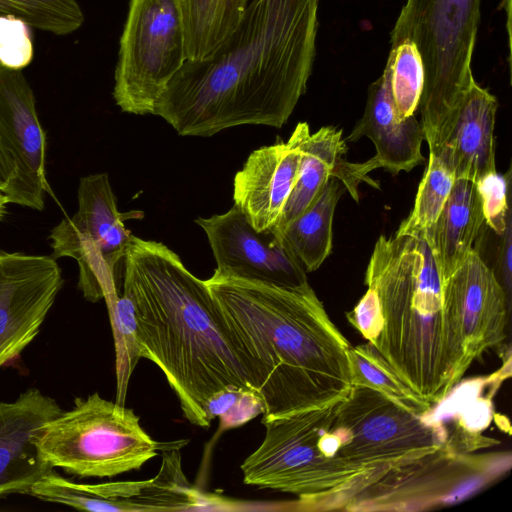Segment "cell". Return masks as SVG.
Returning <instances> with one entry per match:
<instances>
[{"label":"cell","instance_id":"obj_2","mask_svg":"<svg viewBox=\"0 0 512 512\" xmlns=\"http://www.w3.org/2000/svg\"><path fill=\"white\" fill-rule=\"evenodd\" d=\"M262 424L329 405L352 388L345 336L309 283L280 286L222 275L205 280Z\"/></svg>","mask_w":512,"mask_h":512},{"label":"cell","instance_id":"obj_6","mask_svg":"<svg viewBox=\"0 0 512 512\" xmlns=\"http://www.w3.org/2000/svg\"><path fill=\"white\" fill-rule=\"evenodd\" d=\"M36 444L53 468L98 478L138 470L163 449L132 409L97 392L76 398L70 410L49 421Z\"/></svg>","mask_w":512,"mask_h":512},{"label":"cell","instance_id":"obj_8","mask_svg":"<svg viewBox=\"0 0 512 512\" xmlns=\"http://www.w3.org/2000/svg\"><path fill=\"white\" fill-rule=\"evenodd\" d=\"M185 61L181 0H130L114 76L119 108L153 115L158 98Z\"/></svg>","mask_w":512,"mask_h":512},{"label":"cell","instance_id":"obj_27","mask_svg":"<svg viewBox=\"0 0 512 512\" xmlns=\"http://www.w3.org/2000/svg\"><path fill=\"white\" fill-rule=\"evenodd\" d=\"M206 413L210 421L219 419L222 430L242 426L264 413V403L252 388H226L207 402Z\"/></svg>","mask_w":512,"mask_h":512},{"label":"cell","instance_id":"obj_10","mask_svg":"<svg viewBox=\"0 0 512 512\" xmlns=\"http://www.w3.org/2000/svg\"><path fill=\"white\" fill-rule=\"evenodd\" d=\"M195 222L206 233L217 264L215 272L287 287L308 283L307 272L284 238L255 230L235 205Z\"/></svg>","mask_w":512,"mask_h":512},{"label":"cell","instance_id":"obj_22","mask_svg":"<svg viewBox=\"0 0 512 512\" xmlns=\"http://www.w3.org/2000/svg\"><path fill=\"white\" fill-rule=\"evenodd\" d=\"M349 362L352 386L375 389L417 413L428 412L433 405L419 398L395 373L388 362L369 343L351 346Z\"/></svg>","mask_w":512,"mask_h":512},{"label":"cell","instance_id":"obj_15","mask_svg":"<svg viewBox=\"0 0 512 512\" xmlns=\"http://www.w3.org/2000/svg\"><path fill=\"white\" fill-rule=\"evenodd\" d=\"M362 137L373 142L376 154L363 163H350V178L357 187L362 181L377 186L367 176L374 169L384 168L396 175L410 172L425 161L421 152L424 140L421 123L415 114L397 119L385 73L370 84L363 116L346 140L354 142Z\"/></svg>","mask_w":512,"mask_h":512},{"label":"cell","instance_id":"obj_12","mask_svg":"<svg viewBox=\"0 0 512 512\" xmlns=\"http://www.w3.org/2000/svg\"><path fill=\"white\" fill-rule=\"evenodd\" d=\"M0 144L14 165V178L2 191L8 203L44 208L46 138L35 97L22 70L0 65Z\"/></svg>","mask_w":512,"mask_h":512},{"label":"cell","instance_id":"obj_32","mask_svg":"<svg viewBox=\"0 0 512 512\" xmlns=\"http://www.w3.org/2000/svg\"><path fill=\"white\" fill-rule=\"evenodd\" d=\"M6 204H8V202L2 191H0V219H2L5 214Z\"/></svg>","mask_w":512,"mask_h":512},{"label":"cell","instance_id":"obj_31","mask_svg":"<svg viewBox=\"0 0 512 512\" xmlns=\"http://www.w3.org/2000/svg\"><path fill=\"white\" fill-rule=\"evenodd\" d=\"M16 169L0 144V191H3L15 176Z\"/></svg>","mask_w":512,"mask_h":512},{"label":"cell","instance_id":"obj_19","mask_svg":"<svg viewBox=\"0 0 512 512\" xmlns=\"http://www.w3.org/2000/svg\"><path fill=\"white\" fill-rule=\"evenodd\" d=\"M301 160L295 186L277 226L271 230L280 235L319 193L330 177H336L347 151L342 130L325 126L314 133L308 129L301 143Z\"/></svg>","mask_w":512,"mask_h":512},{"label":"cell","instance_id":"obj_24","mask_svg":"<svg viewBox=\"0 0 512 512\" xmlns=\"http://www.w3.org/2000/svg\"><path fill=\"white\" fill-rule=\"evenodd\" d=\"M105 301L115 346L116 402L124 405L130 377L140 358H144V348L132 301L119 293Z\"/></svg>","mask_w":512,"mask_h":512},{"label":"cell","instance_id":"obj_7","mask_svg":"<svg viewBox=\"0 0 512 512\" xmlns=\"http://www.w3.org/2000/svg\"><path fill=\"white\" fill-rule=\"evenodd\" d=\"M475 436L453 432L435 453L388 472L358 498L356 511H411L456 503L510 470L511 453L473 454Z\"/></svg>","mask_w":512,"mask_h":512},{"label":"cell","instance_id":"obj_14","mask_svg":"<svg viewBox=\"0 0 512 512\" xmlns=\"http://www.w3.org/2000/svg\"><path fill=\"white\" fill-rule=\"evenodd\" d=\"M62 412L57 401L30 388L13 401H0V498L29 495L54 468L36 444L42 428Z\"/></svg>","mask_w":512,"mask_h":512},{"label":"cell","instance_id":"obj_17","mask_svg":"<svg viewBox=\"0 0 512 512\" xmlns=\"http://www.w3.org/2000/svg\"><path fill=\"white\" fill-rule=\"evenodd\" d=\"M497 99L475 80L471 83L445 139L441 153L456 179L476 183L496 171L494 127Z\"/></svg>","mask_w":512,"mask_h":512},{"label":"cell","instance_id":"obj_30","mask_svg":"<svg viewBox=\"0 0 512 512\" xmlns=\"http://www.w3.org/2000/svg\"><path fill=\"white\" fill-rule=\"evenodd\" d=\"M500 242L497 249V273L501 285L511 298L512 284V220L507 224L505 231L499 235Z\"/></svg>","mask_w":512,"mask_h":512},{"label":"cell","instance_id":"obj_20","mask_svg":"<svg viewBox=\"0 0 512 512\" xmlns=\"http://www.w3.org/2000/svg\"><path fill=\"white\" fill-rule=\"evenodd\" d=\"M343 192L340 181L330 177L306 209L280 234L306 272L317 270L332 250V224Z\"/></svg>","mask_w":512,"mask_h":512},{"label":"cell","instance_id":"obj_13","mask_svg":"<svg viewBox=\"0 0 512 512\" xmlns=\"http://www.w3.org/2000/svg\"><path fill=\"white\" fill-rule=\"evenodd\" d=\"M308 129L306 122L298 123L286 142L256 149L235 174L234 205L255 230L271 231L280 221L296 183L301 143Z\"/></svg>","mask_w":512,"mask_h":512},{"label":"cell","instance_id":"obj_4","mask_svg":"<svg viewBox=\"0 0 512 512\" xmlns=\"http://www.w3.org/2000/svg\"><path fill=\"white\" fill-rule=\"evenodd\" d=\"M123 262L144 358L164 373L185 418L210 427L206 405L213 395L251 387L206 282L163 243L134 235Z\"/></svg>","mask_w":512,"mask_h":512},{"label":"cell","instance_id":"obj_3","mask_svg":"<svg viewBox=\"0 0 512 512\" xmlns=\"http://www.w3.org/2000/svg\"><path fill=\"white\" fill-rule=\"evenodd\" d=\"M367 290L349 323L423 401H443L474 362L447 284L423 237L380 236L365 273Z\"/></svg>","mask_w":512,"mask_h":512},{"label":"cell","instance_id":"obj_23","mask_svg":"<svg viewBox=\"0 0 512 512\" xmlns=\"http://www.w3.org/2000/svg\"><path fill=\"white\" fill-rule=\"evenodd\" d=\"M456 177L448 160L441 153H429V161L416 194L410 215L396 233L422 235L436 222Z\"/></svg>","mask_w":512,"mask_h":512},{"label":"cell","instance_id":"obj_29","mask_svg":"<svg viewBox=\"0 0 512 512\" xmlns=\"http://www.w3.org/2000/svg\"><path fill=\"white\" fill-rule=\"evenodd\" d=\"M509 181L510 170L505 175H500L495 171L475 183L481 199L484 223L498 236L505 231L511 220V211L508 205Z\"/></svg>","mask_w":512,"mask_h":512},{"label":"cell","instance_id":"obj_25","mask_svg":"<svg viewBox=\"0 0 512 512\" xmlns=\"http://www.w3.org/2000/svg\"><path fill=\"white\" fill-rule=\"evenodd\" d=\"M383 73L388 79L397 119L414 115L424 84L423 63L415 44L404 40L391 46Z\"/></svg>","mask_w":512,"mask_h":512},{"label":"cell","instance_id":"obj_16","mask_svg":"<svg viewBox=\"0 0 512 512\" xmlns=\"http://www.w3.org/2000/svg\"><path fill=\"white\" fill-rule=\"evenodd\" d=\"M463 322L473 361L507 337L510 298L491 268L474 248L446 280Z\"/></svg>","mask_w":512,"mask_h":512},{"label":"cell","instance_id":"obj_1","mask_svg":"<svg viewBox=\"0 0 512 512\" xmlns=\"http://www.w3.org/2000/svg\"><path fill=\"white\" fill-rule=\"evenodd\" d=\"M320 0H253L210 56L186 60L153 115L181 136L240 125L282 127L305 93L316 55Z\"/></svg>","mask_w":512,"mask_h":512},{"label":"cell","instance_id":"obj_9","mask_svg":"<svg viewBox=\"0 0 512 512\" xmlns=\"http://www.w3.org/2000/svg\"><path fill=\"white\" fill-rule=\"evenodd\" d=\"M78 210L51 232L54 258L72 257L79 266L78 288L85 299L97 302L118 294L116 268L124 260L133 234L124 221L141 219L140 210L121 213L108 175L81 178Z\"/></svg>","mask_w":512,"mask_h":512},{"label":"cell","instance_id":"obj_21","mask_svg":"<svg viewBox=\"0 0 512 512\" xmlns=\"http://www.w3.org/2000/svg\"><path fill=\"white\" fill-rule=\"evenodd\" d=\"M249 0H181L185 57L213 54L238 27Z\"/></svg>","mask_w":512,"mask_h":512},{"label":"cell","instance_id":"obj_18","mask_svg":"<svg viewBox=\"0 0 512 512\" xmlns=\"http://www.w3.org/2000/svg\"><path fill=\"white\" fill-rule=\"evenodd\" d=\"M484 223L474 182L456 179L436 222L420 235L427 242L444 283L474 249Z\"/></svg>","mask_w":512,"mask_h":512},{"label":"cell","instance_id":"obj_28","mask_svg":"<svg viewBox=\"0 0 512 512\" xmlns=\"http://www.w3.org/2000/svg\"><path fill=\"white\" fill-rule=\"evenodd\" d=\"M33 57L32 27L20 17L0 16V65L23 70Z\"/></svg>","mask_w":512,"mask_h":512},{"label":"cell","instance_id":"obj_26","mask_svg":"<svg viewBox=\"0 0 512 512\" xmlns=\"http://www.w3.org/2000/svg\"><path fill=\"white\" fill-rule=\"evenodd\" d=\"M14 15L32 28L64 36L78 30L84 13L77 0H0V16Z\"/></svg>","mask_w":512,"mask_h":512},{"label":"cell","instance_id":"obj_5","mask_svg":"<svg viewBox=\"0 0 512 512\" xmlns=\"http://www.w3.org/2000/svg\"><path fill=\"white\" fill-rule=\"evenodd\" d=\"M480 0H407L390 33L391 46L410 40L424 68L419 102L429 153L438 152L474 77L471 61Z\"/></svg>","mask_w":512,"mask_h":512},{"label":"cell","instance_id":"obj_11","mask_svg":"<svg viewBox=\"0 0 512 512\" xmlns=\"http://www.w3.org/2000/svg\"><path fill=\"white\" fill-rule=\"evenodd\" d=\"M62 285L54 258L0 250V367L37 336Z\"/></svg>","mask_w":512,"mask_h":512}]
</instances>
